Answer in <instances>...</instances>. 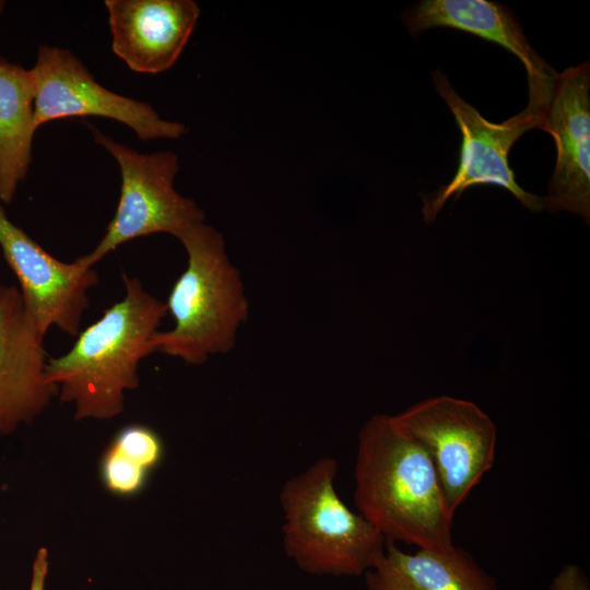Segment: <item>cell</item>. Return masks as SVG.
Here are the masks:
<instances>
[{"label":"cell","instance_id":"obj_1","mask_svg":"<svg viewBox=\"0 0 590 590\" xmlns=\"http://www.w3.org/2000/svg\"><path fill=\"white\" fill-rule=\"evenodd\" d=\"M358 512L386 539L418 548H448L453 516L448 511L425 450L394 422L375 414L358 433L354 469Z\"/></svg>","mask_w":590,"mask_h":590},{"label":"cell","instance_id":"obj_2","mask_svg":"<svg viewBox=\"0 0 590 590\" xmlns=\"http://www.w3.org/2000/svg\"><path fill=\"white\" fill-rule=\"evenodd\" d=\"M123 298L79 332L72 347L46 364L48 384L60 400L74 403L75 418L110 420L123 410L125 392L139 385L141 359L154 353L153 339L166 304L138 278L122 275Z\"/></svg>","mask_w":590,"mask_h":590},{"label":"cell","instance_id":"obj_3","mask_svg":"<svg viewBox=\"0 0 590 590\" xmlns=\"http://www.w3.org/2000/svg\"><path fill=\"white\" fill-rule=\"evenodd\" d=\"M178 239L186 250L187 266L165 303L174 327L155 334L153 349L186 364L201 365L210 356L235 347L237 333L249 316V302L221 233L202 222Z\"/></svg>","mask_w":590,"mask_h":590},{"label":"cell","instance_id":"obj_4","mask_svg":"<svg viewBox=\"0 0 590 590\" xmlns=\"http://www.w3.org/2000/svg\"><path fill=\"white\" fill-rule=\"evenodd\" d=\"M337 471V461L323 457L284 483L283 546L308 574L362 576L384 553L386 539L340 498Z\"/></svg>","mask_w":590,"mask_h":590},{"label":"cell","instance_id":"obj_5","mask_svg":"<svg viewBox=\"0 0 590 590\" xmlns=\"http://www.w3.org/2000/svg\"><path fill=\"white\" fill-rule=\"evenodd\" d=\"M432 79L436 92L453 114L462 142L452 179L422 198L424 221L432 223L449 199H458L468 188L480 184H493L508 190L532 212L544 210V198L526 191L516 181L508 155L524 132L543 128L550 92L529 90L523 110L504 122L494 123L463 99L442 72L435 71Z\"/></svg>","mask_w":590,"mask_h":590},{"label":"cell","instance_id":"obj_6","mask_svg":"<svg viewBox=\"0 0 590 590\" xmlns=\"http://www.w3.org/2000/svg\"><path fill=\"white\" fill-rule=\"evenodd\" d=\"M91 131L96 143L116 160L121 189L104 236L90 253L80 257L86 266L94 267L107 253L134 238L158 233L179 238L190 227L204 222V212L198 204L174 187L179 169L176 154L140 153L93 126Z\"/></svg>","mask_w":590,"mask_h":590},{"label":"cell","instance_id":"obj_7","mask_svg":"<svg viewBox=\"0 0 590 590\" xmlns=\"http://www.w3.org/2000/svg\"><path fill=\"white\" fill-rule=\"evenodd\" d=\"M392 417L429 457L446 507L455 516L493 467L494 422L474 402L445 394L421 400Z\"/></svg>","mask_w":590,"mask_h":590},{"label":"cell","instance_id":"obj_8","mask_svg":"<svg viewBox=\"0 0 590 590\" xmlns=\"http://www.w3.org/2000/svg\"><path fill=\"white\" fill-rule=\"evenodd\" d=\"M34 82V126L51 120L96 116L129 127L141 140L177 139L186 126L168 121L146 103L101 85L67 49L40 46L31 69Z\"/></svg>","mask_w":590,"mask_h":590},{"label":"cell","instance_id":"obj_9","mask_svg":"<svg viewBox=\"0 0 590 590\" xmlns=\"http://www.w3.org/2000/svg\"><path fill=\"white\" fill-rule=\"evenodd\" d=\"M3 205L0 201V248L19 281L26 311L44 335L57 327L76 337L97 272L80 257L68 263L51 256L9 219Z\"/></svg>","mask_w":590,"mask_h":590},{"label":"cell","instance_id":"obj_10","mask_svg":"<svg viewBox=\"0 0 590 590\" xmlns=\"http://www.w3.org/2000/svg\"><path fill=\"white\" fill-rule=\"evenodd\" d=\"M590 67L555 73L542 130L556 146V163L544 210L567 211L590 222Z\"/></svg>","mask_w":590,"mask_h":590},{"label":"cell","instance_id":"obj_11","mask_svg":"<svg viewBox=\"0 0 590 590\" xmlns=\"http://www.w3.org/2000/svg\"><path fill=\"white\" fill-rule=\"evenodd\" d=\"M44 337L20 290L0 284V436L31 423L57 391L46 379Z\"/></svg>","mask_w":590,"mask_h":590},{"label":"cell","instance_id":"obj_12","mask_svg":"<svg viewBox=\"0 0 590 590\" xmlns=\"http://www.w3.org/2000/svg\"><path fill=\"white\" fill-rule=\"evenodd\" d=\"M111 47L133 71L156 74L176 62L200 15L192 0H106Z\"/></svg>","mask_w":590,"mask_h":590},{"label":"cell","instance_id":"obj_13","mask_svg":"<svg viewBox=\"0 0 590 590\" xmlns=\"http://www.w3.org/2000/svg\"><path fill=\"white\" fill-rule=\"evenodd\" d=\"M402 19L413 36L433 27H447L502 46L522 62L529 85H550L556 73L530 45L509 9L493 1L422 0Z\"/></svg>","mask_w":590,"mask_h":590},{"label":"cell","instance_id":"obj_14","mask_svg":"<svg viewBox=\"0 0 590 590\" xmlns=\"http://www.w3.org/2000/svg\"><path fill=\"white\" fill-rule=\"evenodd\" d=\"M364 577L366 590H498L496 580L456 545L406 553L386 541Z\"/></svg>","mask_w":590,"mask_h":590},{"label":"cell","instance_id":"obj_15","mask_svg":"<svg viewBox=\"0 0 590 590\" xmlns=\"http://www.w3.org/2000/svg\"><path fill=\"white\" fill-rule=\"evenodd\" d=\"M34 82L31 69L0 58V201L10 204L31 161Z\"/></svg>","mask_w":590,"mask_h":590},{"label":"cell","instance_id":"obj_16","mask_svg":"<svg viewBox=\"0 0 590 590\" xmlns=\"http://www.w3.org/2000/svg\"><path fill=\"white\" fill-rule=\"evenodd\" d=\"M110 445L148 472L160 462L163 453L160 437L144 425L133 424L123 427Z\"/></svg>","mask_w":590,"mask_h":590},{"label":"cell","instance_id":"obj_17","mask_svg":"<svg viewBox=\"0 0 590 590\" xmlns=\"http://www.w3.org/2000/svg\"><path fill=\"white\" fill-rule=\"evenodd\" d=\"M148 471L129 461L109 445L101 464V475L106 487L121 496L133 495L144 485Z\"/></svg>","mask_w":590,"mask_h":590},{"label":"cell","instance_id":"obj_18","mask_svg":"<svg viewBox=\"0 0 590 590\" xmlns=\"http://www.w3.org/2000/svg\"><path fill=\"white\" fill-rule=\"evenodd\" d=\"M548 590H590L583 570L574 564L565 565L550 583Z\"/></svg>","mask_w":590,"mask_h":590},{"label":"cell","instance_id":"obj_19","mask_svg":"<svg viewBox=\"0 0 590 590\" xmlns=\"http://www.w3.org/2000/svg\"><path fill=\"white\" fill-rule=\"evenodd\" d=\"M48 573V553L45 547H40L35 556L32 567V579L30 590H45V581Z\"/></svg>","mask_w":590,"mask_h":590},{"label":"cell","instance_id":"obj_20","mask_svg":"<svg viewBox=\"0 0 590 590\" xmlns=\"http://www.w3.org/2000/svg\"><path fill=\"white\" fill-rule=\"evenodd\" d=\"M3 9H4V2L0 1V16L2 14Z\"/></svg>","mask_w":590,"mask_h":590}]
</instances>
